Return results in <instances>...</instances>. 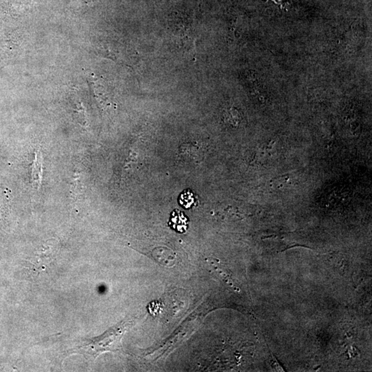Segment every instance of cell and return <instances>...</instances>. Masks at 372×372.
<instances>
[{
    "instance_id": "6da1fadb",
    "label": "cell",
    "mask_w": 372,
    "mask_h": 372,
    "mask_svg": "<svg viewBox=\"0 0 372 372\" xmlns=\"http://www.w3.org/2000/svg\"><path fill=\"white\" fill-rule=\"evenodd\" d=\"M127 324L121 325L108 330L102 337L86 339L82 346L76 349L81 354L94 358L106 351H115L120 348L121 339L127 327Z\"/></svg>"
},
{
    "instance_id": "7a4b0ae2",
    "label": "cell",
    "mask_w": 372,
    "mask_h": 372,
    "mask_svg": "<svg viewBox=\"0 0 372 372\" xmlns=\"http://www.w3.org/2000/svg\"><path fill=\"white\" fill-rule=\"evenodd\" d=\"M169 225L177 232L184 233L187 230L188 227V219L184 216L183 212H180L178 209H175L174 212L172 213Z\"/></svg>"
},
{
    "instance_id": "3957f363",
    "label": "cell",
    "mask_w": 372,
    "mask_h": 372,
    "mask_svg": "<svg viewBox=\"0 0 372 372\" xmlns=\"http://www.w3.org/2000/svg\"><path fill=\"white\" fill-rule=\"evenodd\" d=\"M42 156L39 152L35 154V160L32 166V183L36 189L39 188L42 177Z\"/></svg>"
},
{
    "instance_id": "277c9868",
    "label": "cell",
    "mask_w": 372,
    "mask_h": 372,
    "mask_svg": "<svg viewBox=\"0 0 372 372\" xmlns=\"http://www.w3.org/2000/svg\"><path fill=\"white\" fill-rule=\"evenodd\" d=\"M180 204L185 207L186 208H190L194 205H196L197 198L194 196L190 190L184 191L180 197Z\"/></svg>"
}]
</instances>
